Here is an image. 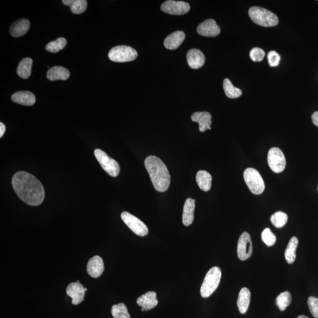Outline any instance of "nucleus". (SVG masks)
Listing matches in <instances>:
<instances>
[{"mask_svg":"<svg viewBox=\"0 0 318 318\" xmlns=\"http://www.w3.org/2000/svg\"><path fill=\"white\" fill-rule=\"evenodd\" d=\"M12 185L20 199L27 205L37 206L44 201L43 186L32 174L23 171H18L13 177Z\"/></svg>","mask_w":318,"mask_h":318,"instance_id":"obj_1","label":"nucleus"},{"mask_svg":"<svg viewBox=\"0 0 318 318\" xmlns=\"http://www.w3.org/2000/svg\"><path fill=\"white\" fill-rule=\"evenodd\" d=\"M145 165L156 190L160 192L167 191L170 184V176L162 160L151 155L146 157Z\"/></svg>","mask_w":318,"mask_h":318,"instance_id":"obj_2","label":"nucleus"},{"mask_svg":"<svg viewBox=\"0 0 318 318\" xmlns=\"http://www.w3.org/2000/svg\"><path fill=\"white\" fill-rule=\"evenodd\" d=\"M249 16L254 23L265 27L276 26L279 19L276 14L260 7H252L249 10Z\"/></svg>","mask_w":318,"mask_h":318,"instance_id":"obj_3","label":"nucleus"},{"mask_svg":"<svg viewBox=\"0 0 318 318\" xmlns=\"http://www.w3.org/2000/svg\"><path fill=\"white\" fill-rule=\"evenodd\" d=\"M222 271L217 266L212 268L208 272L203 280L200 295L203 297H208L215 291L221 280Z\"/></svg>","mask_w":318,"mask_h":318,"instance_id":"obj_4","label":"nucleus"},{"mask_svg":"<svg viewBox=\"0 0 318 318\" xmlns=\"http://www.w3.org/2000/svg\"><path fill=\"white\" fill-rule=\"evenodd\" d=\"M245 182L249 190L254 194H260L265 190L264 181L259 171L255 169L249 168L243 173Z\"/></svg>","mask_w":318,"mask_h":318,"instance_id":"obj_5","label":"nucleus"},{"mask_svg":"<svg viewBox=\"0 0 318 318\" xmlns=\"http://www.w3.org/2000/svg\"><path fill=\"white\" fill-rule=\"evenodd\" d=\"M108 56L111 61L123 63L133 61L138 54L134 48L130 46L119 45L111 48Z\"/></svg>","mask_w":318,"mask_h":318,"instance_id":"obj_6","label":"nucleus"},{"mask_svg":"<svg viewBox=\"0 0 318 318\" xmlns=\"http://www.w3.org/2000/svg\"><path fill=\"white\" fill-rule=\"evenodd\" d=\"M94 155L102 168L111 177H117L120 171L119 163L111 158L105 151L97 148L94 150Z\"/></svg>","mask_w":318,"mask_h":318,"instance_id":"obj_7","label":"nucleus"},{"mask_svg":"<svg viewBox=\"0 0 318 318\" xmlns=\"http://www.w3.org/2000/svg\"><path fill=\"white\" fill-rule=\"evenodd\" d=\"M121 217L125 224L137 235L145 236L148 234V229L147 226L133 214L127 212H123L121 214Z\"/></svg>","mask_w":318,"mask_h":318,"instance_id":"obj_8","label":"nucleus"},{"mask_svg":"<svg viewBox=\"0 0 318 318\" xmlns=\"http://www.w3.org/2000/svg\"><path fill=\"white\" fill-rule=\"evenodd\" d=\"M268 163L271 170L275 173H279L284 170L286 159L284 154L280 148H273L268 154Z\"/></svg>","mask_w":318,"mask_h":318,"instance_id":"obj_9","label":"nucleus"},{"mask_svg":"<svg viewBox=\"0 0 318 318\" xmlns=\"http://www.w3.org/2000/svg\"><path fill=\"white\" fill-rule=\"evenodd\" d=\"M190 9V5L188 2L184 1L169 0V1L163 2L161 5V10L163 12L171 14V15H183V14L188 13Z\"/></svg>","mask_w":318,"mask_h":318,"instance_id":"obj_10","label":"nucleus"},{"mask_svg":"<svg viewBox=\"0 0 318 318\" xmlns=\"http://www.w3.org/2000/svg\"><path fill=\"white\" fill-rule=\"evenodd\" d=\"M252 251H253V246H252L250 234L248 232H243L240 236L237 243V256L240 260H247L251 256Z\"/></svg>","mask_w":318,"mask_h":318,"instance_id":"obj_11","label":"nucleus"},{"mask_svg":"<svg viewBox=\"0 0 318 318\" xmlns=\"http://www.w3.org/2000/svg\"><path fill=\"white\" fill-rule=\"evenodd\" d=\"M197 31L200 36L213 37L219 35L220 28L215 20L208 19L197 26Z\"/></svg>","mask_w":318,"mask_h":318,"instance_id":"obj_12","label":"nucleus"},{"mask_svg":"<svg viewBox=\"0 0 318 318\" xmlns=\"http://www.w3.org/2000/svg\"><path fill=\"white\" fill-rule=\"evenodd\" d=\"M85 287L79 282H73L68 285L66 293L72 298V304L77 305L83 301L85 296Z\"/></svg>","mask_w":318,"mask_h":318,"instance_id":"obj_13","label":"nucleus"},{"mask_svg":"<svg viewBox=\"0 0 318 318\" xmlns=\"http://www.w3.org/2000/svg\"><path fill=\"white\" fill-rule=\"evenodd\" d=\"M137 305L142 308V311H148L153 309L158 304L157 294L155 292H148L137 299Z\"/></svg>","mask_w":318,"mask_h":318,"instance_id":"obj_14","label":"nucleus"},{"mask_svg":"<svg viewBox=\"0 0 318 318\" xmlns=\"http://www.w3.org/2000/svg\"><path fill=\"white\" fill-rule=\"evenodd\" d=\"M104 270V263L101 257L95 256L88 260L87 271L90 276L94 278H97L101 276Z\"/></svg>","mask_w":318,"mask_h":318,"instance_id":"obj_15","label":"nucleus"},{"mask_svg":"<svg viewBox=\"0 0 318 318\" xmlns=\"http://www.w3.org/2000/svg\"><path fill=\"white\" fill-rule=\"evenodd\" d=\"M186 57L189 66L193 69H198L202 67L205 63L204 54L201 51L196 48L189 50Z\"/></svg>","mask_w":318,"mask_h":318,"instance_id":"obj_16","label":"nucleus"},{"mask_svg":"<svg viewBox=\"0 0 318 318\" xmlns=\"http://www.w3.org/2000/svg\"><path fill=\"white\" fill-rule=\"evenodd\" d=\"M191 119L193 122L199 123L200 132L211 129L212 115L210 113L206 111H198L191 116Z\"/></svg>","mask_w":318,"mask_h":318,"instance_id":"obj_17","label":"nucleus"},{"mask_svg":"<svg viewBox=\"0 0 318 318\" xmlns=\"http://www.w3.org/2000/svg\"><path fill=\"white\" fill-rule=\"evenodd\" d=\"M185 39L183 31H177L169 35L165 40V47L169 50H176L182 44Z\"/></svg>","mask_w":318,"mask_h":318,"instance_id":"obj_18","label":"nucleus"},{"mask_svg":"<svg viewBox=\"0 0 318 318\" xmlns=\"http://www.w3.org/2000/svg\"><path fill=\"white\" fill-rule=\"evenodd\" d=\"M11 100L18 104L30 106L36 103V97L33 93L28 91H20L13 94Z\"/></svg>","mask_w":318,"mask_h":318,"instance_id":"obj_19","label":"nucleus"},{"mask_svg":"<svg viewBox=\"0 0 318 318\" xmlns=\"http://www.w3.org/2000/svg\"><path fill=\"white\" fill-rule=\"evenodd\" d=\"M195 209V200L188 198L186 199L183 207L182 221L183 225L189 226L192 224L194 220V212Z\"/></svg>","mask_w":318,"mask_h":318,"instance_id":"obj_20","label":"nucleus"},{"mask_svg":"<svg viewBox=\"0 0 318 318\" xmlns=\"http://www.w3.org/2000/svg\"><path fill=\"white\" fill-rule=\"evenodd\" d=\"M30 22L27 19H21L14 22L10 27L11 36L19 37L25 35L29 30Z\"/></svg>","mask_w":318,"mask_h":318,"instance_id":"obj_21","label":"nucleus"},{"mask_svg":"<svg viewBox=\"0 0 318 318\" xmlns=\"http://www.w3.org/2000/svg\"><path fill=\"white\" fill-rule=\"evenodd\" d=\"M70 74V71L67 68L61 66H54L48 71L47 77L50 81L66 80L69 78Z\"/></svg>","mask_w":318,"mask_h":318,"instance_id":"obj_22","label":"nucleus"},{"mask_svg":"<svg viewBox=\"0 0 318 318\" xmlns=\"http://www.w3.org/2000/svg\"><path fill=\"white\" fill-rule=\"evenodd\" d=\"M251 300V292L247 288H243L240 290L237 305L239 312L244 314L247 312Z\"/></svg>","mask_w":318,"mask_h":318,"instance_id":"obj_23","label":"nucleus"},{"mask_svg":"<svg viewBox=\"0 0 318 318\" xmlns=\"http://www.w3.org/2000/svg\"><path fill=\"white\" fill-rule=\"evenodd\" d=\"M196 182L201 190L208 191L212 186V177L211 174L205 170H200L197 173Z\"/></svg>","mask_w":318,"mask_h":318,"instance_id":"obj_24","label":"nucleus"},{"mask_svg":"<svg viewBox=\"0 0 318 318\" xmlns=\"http://www.w3.org/2000/svg\"><path fill=\"white\" fill-rule=\"evenodd\" d=\"M33 60L30 58H24L20 62L17 67V73L22 79L29 78L31 74Z\"/></svg>","mask_w":318,"mask_h":318,"instance_id":"obj_25","label":"nucleus"},{"mask_svg":"<svg viewBox=\"0 0 318 318\" xmlns=\"http://www.w3.org/2000/svg\"><path fill=\"white\" fill-rule=\"evenodd\" d=\"M297 245H298V239L297 237H292L289 240L285 252V259L289 264H292L296 259V252Z\"/></svg>","mask_w":318,"mask_h":318,"instance_id":"obj_26","label":"nucleus"},{"mask_svg":"<svg viewBox=\"0 0 318 318\" xmlns=\"http://www.w3.org/2000/svg\"><path fill=\"white\" fill-rule=\"evenodd\" d=\"M63 3L70 7L71 12L76 14L84 13L87 9V1L85 0H63Z\"/></svg>","mask_w":318,"mask_h":318,"instance_id":"obj_27","label":"nucleus"},{"mask_svg":"<svg viewBox=\"0 0 318 318\" xmlns=\"http://www.w3.org/2000/svg\"><path fill=\"white\" fill-rule=\"evenodd\" d=\"M223 87L226 96L229 98H238L242 94V90L240 88L233 86L231 80L228 79H225L223 81Z\"/></svg>","mask_w":318,"mask_h":318,"instance_id":"obj_28","label":"nucleus"},{"mask_svg":"<svg viewBox=\"0 0 318 318\" xmlns=\"http://www.w3.org/2000/svg\"><path fill=\"white\" fill-rule=\"evenodd\" d=\"M292 302V296L290 292H282L277 297L276 303L280 311H284L290 305Z\"/></svg>","mask_w":318,"mask_h":318,"instance_id":"obj_29","label":"nucleus"},{"mask_svg":"<svg viewBox=\"0 0 318 318\" xmlns=\"http://www.w3.org/2000/svg\"><path fill=\"white\" fill-rule=\"evenodd\" d=\"M288 219L287 214L284 212L279 211L272 214L271 217V222L275 227L281 228L286 224Z\"/></svg>","mask_w":318,"mask_h":318,"instance_id":"obj_30","label":"nucleus"},{"mask_svg":"<svg viewBox=\"0 0 318 318\" xmlns=\"http://www.w3.org/2000/svg\"><path fill=\"white\" fill-rule=\"evenodd\" d=\"M111 314L113 318H130L127 306L123 303L113 305L111 308Z\"/></svg>","mask_w":318,"mask_h":318,"instance_id":"obj_31","label":"nucleus"},{"mask_svg":"<svg viewBox=\"0 0 318 318\" xmlns=\"http://www.w3.org/2000/svg\"><path fill=\"white\" fill-rule=\"evenodd\" d=\"M67 45V40L63 37H60L55 41L49 42L45 47V49L48 52L56 53L60 50H63Z\"/></svg>","mask_w":318,"mask_h":318,"instance_id":"obj_32","label":"nucleus"},{"mask_svg":"<svg viewBox=\"0 0 318 318\" xmlns=\"http://www.w3.org/2000/svg\"><path fill=\"white\" fill-rule=\"evenodd\" d=\"M261 237L262 241L268 246H274L276 243V237L269 228H266L263 230Z\"/></svg>","mask_w":318,"mask_h":318,"instance_id":"obj_33","label":"nucleus"},{"mask_svg":"<svg viewBox=\"0 0 318 318\" xmlns=\"http://www.w3.org/2000/svg\"><path fill=\"white\" fill-rule=\"evenodd\" d=\"M265 56V51L261 48L254 47L252 48L250 52V57L252 61L258 62L262 61Z\"/></svg>","mask_w":318,"mask_h":318,"instance_id":"obj_34","label":"nucleus"},{"mask_svg":"<svg viewBox=\"0 0 318 318\" xmlns=\"http://www.w3.org/2000/svg\"><path fill=\"white\" fill-rule=\"evenodd\" d=\"M308 305L312 316L318 318V298L314 297H309Z\"/></svg>","mask_w":318,"mask_h":318,"instance_id":"obj_35","label":"nucleus"},{"mask_svg":"<svg viewBox=\"0 0 318 318\" xmlns=\"http://www.w3.org/2000/svg\"><path fill=\"white\" fill-rule=\"evenodd\" d=\"M268 60L271 67H276L279 65L280 57L275 51H271L268 54Z\"/></svg>","mask_w":318,"mask_h":318,"instance_id":"obj_36","label":"nucleus"},{"mask_svg":"<svg viewBox=\"0 0 318 318\" xmlns=\"http://www.w3.org/2000/svg\"><path fill=\"white\" fill-rule=\"evenodd\" d=\"M312 120L314 124L318 127V111H315L312 114Z\"/></svg>","mask_w":318,"mask_h":318,"instance_id":"obj_37","label":"nucleus"},{"mask_svg":"<svg viewBox=\"0 0 318 318\" xmlns=\"http://www.w3.org/2000/svg\"><path fill=\"white\" fill-rule=\"evenodd\" d=\"M5 131V126L2 122L0 123V137L3 136Z\"/></svg>","mask_w":318,"mask_h":318,"instance_id":"obj_38","label":"nucleus"},{"mask_svg":"<svg viewBox=\"0 0 318 318\" xmlns=\"http://www.w3.org/2000/svg\"><path fill=\"white\" fill-rule=\"evenodd\" d=\"M297 318H309L305 316V315H300V316L297 317Z\"/></svg>","mask_w":318,"mask_h":318,"instance_id":"obj_39","label":"nucleus"},{"mask_svg":"<svg viewBox=\"0 0 318 318\" xmlns=\"http://www.w3.org/2000/svg\"><path fill=\"white\" fill-rule=\"evenodd\" d=\"M85 292H86L87 291V288H85Z\"/></svg>","mask_w":318,"mask_h":318,"instance_id":"obj_40","label":"nucleus"},{"mask_svg":"<svg viewBox=\"0 0 318 318\" xmlns=\"http://www.w3.org/2000/svg\"></svg>","mask_w":318,"mask_h":318,"instance_id":"obj_41","label":"nucleus"}]
</instances>
